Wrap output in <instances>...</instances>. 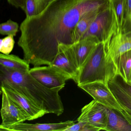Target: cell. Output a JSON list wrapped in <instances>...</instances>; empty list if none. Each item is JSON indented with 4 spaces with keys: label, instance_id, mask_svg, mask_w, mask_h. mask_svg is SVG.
I'll return each mask as SVG.
<instances>
[{
    "label": "cell",
    "instance_id": "obj_1",
    "mask_svg": "<svg viewBox=\"0 0 131 131\" xmlns=\"http://www.w3.org/2000/svg\"><path fill=\"white\" fill-rule=\"evenodd\" d=\"M110 5V0H53L42 13L26 17L20 24L17 43L24 59L34 67L51 65L59 45L73 43L72 33L80 19Z\"/></svg>",
    "mask_w": 131,
    "mask_h": 131
},
{
    "label": "cell",
    "instance_id": "obj_2",
    "mask_svg": "<svg viewBox=\"0 0 131 131\" xmlns=\"http://www.w3.org/2000/svg\"><path fill=\"white\" fill-rule=\"evenodd\" d=\"M0 80L13 86L35 105L47 112L60 115L64 106L59 91L41 84L30 73L0 66Z\"/></svg>",
    "mask_w": 131,
    "mask_h": 131
},
{
    "label": "cell",
    "instance_id": "obj_3",
    "mask_svg": "<svg viewBox=\"0 0 131 131\" xmlns=\"http://www.w3.org/2000/svg\"><path fill=\"white\" fill-rule=\"evenodd\" d=\"M117 73L116 65L108 54L107 44L100 42L80 69L76 83L78 86L95 82L108 85L110 80Z\"/></svg>",
    "mask_w": 131,
    "mask_h": 131
},
{
    "label": "cell",
    "instance_id": "obj_4",
    "mask_svg": "<svg viewBox=\"0 0 131 131\" xmlns=\"http://www.w3.org/2000/svg\"><path fill=\"white\" fill-rule=\"evenodd\" d=\"M117 34V22L110 4L99 13L81 39L88 36H92L100 42L107 44L113 36Z\"/></svg>",
    "mask_w": 131,
    "mask_h": 131
},
{
    "label": "cell",
    "instance_id": "obj_5",
    "mask_svg": "<svg viewBox=\"0 0 131 131\" xmlns=\"http://www.w3.org/2000/svg\"><path fill=\"white\" fill-rule=\"evenodd\" d=\"M31 75L41 84L50 89L60 91L66 82L72 79L69 75L55 67H34L29 70Z\"/></svg>",
    "mask_w": 131,
    "mask_h": 131
},
{
    "label": "cell",
    "instance_id": "obj_6",
    "mask_svg": "<svg viewBox=\"0 0 131 131\" xmlns=\"http://www.w3.org/2000/svg\"><path fill=\"white\" fill-rule=\"evenodd\" d=\"M1 88L2 94L1 111L2 122L0 125H9L26 120L30 121L29 114L9 96L3 87Z\"/></svg>",
    "mask_w": 131,
    "mask_h": 131
},
{
    "label": "cell",
    "instance_id": "obj_7",
    "mask_svg": "<svg viewBox=\"0 0 131 131\" xmlns=\"http://www.w3.org/2000/svg\"><path fill=\"white\" fill-rule=\"evenodd\" d=\"M50 65L65 72L77 82L80 67L70 45H59L57 55Z\"/></svg>",
    "mask_w": 131,
    "mask_h": 131
},
{
    "label": "cell",
    "instance_id": "obj_8",
    "mask_svg": "<svg viewBox=\"0 0 131 131\" xmlns=\"http://www.w3.org/2000/svg\"><path fill=\"white\" fill-rule=\"evenodd\" d=\"M79 87L102 105L108 108L119 110L123 109L107 84L102 82H95L81 85Z\"/></svg>",
    "mask_w": 131,
    "mask_h": 131
},
{
    "label": "cell",
    "instance_id": "obj_9",
    "mask_svg": "<svg viewBox=\"0 0 131 131\" xmlns=\"http://www.w3.org/2000/svg\"><path fill=\"white\" fill-rule=\"evenodd\" d=\"M107 117V107L94 100L83 107L77 122H85L100 130H104Z\"/></svg>",
    "mask_w": 131,
    "mask_h": 131
},
{
    "label": "cell",
    "instance_id": "obj_10",
    "mask_svg": "<svg viewBox=\"0 0 131 131\" xmlns=\"http://www.w3.org/2000/svg\"><path fill=\"white\" fill-rule=\"evenodd\" d=\"M108 85L119 104L131 116V85L116 74L110 80Z\"/></svg>",
    "mask_w": 131,
    "mask_h": 131
},
{
    "label": "cell",
    "instance_id": "obj_11",
    "mask_svg": "<svg viewBox=\"0 0 131 131\" xmlns=\"http://www.w3.org/2000/svg\"><path fill=\"white\" fill-rule=\"evenodd\" d=\"M1 87H3L9 96L29 114L31 120L39 118L47 114L46 111L38 107L27 97L9 84L1 82Z\"/></svg>",
    "mask_w": 131,
    "mask_h": 131
},
{
    "label": "cell",
    "instance_id": "obj_12",
    "mask_svg": "<svg viewBox=\"0 0 131 131\" xmlns=\"http://www.w3.org/2000/svg\"><path fill=\"white\" fill-rule=\"evenodd\" d=\"M75 122L68 120L58 123L30 124L24 122L7 126L0 125L1 131H64L75 124Z\"/></svg>",
    "mask_w": 131,
    "mask_h": 131
},
{
    "label": "cell",
    "instance_id": "obj_13",
    "mask_svg": "<svg viewBox=\"0 0 131 131\" xmlns=\"http://www.w3.org/2000/svg\"><path fill=\"white\" fill-rule=\"evenodd\" d=\"M107 131H131V116L124 110L107 107Z\"/></svg>",
    "mask_w": 131,
    "mask_h": 131
},
{
    "label": "cell",
    "instance_id": "obj_14",
    "mask_svg": "<svg viewBox=\"0 0 131 131\" xmlns=\"http://www.w3.org/2000/svg\"><path fill=\"white\" fill-rule=\"evenodd\" d=\"M107 46L108 54L115 63L121 55L131 50V32L113 35Z\"/></svg>",
    "mask_w": 131,
    "mask_h": 131
},
{
    "label": "cell",
    "instance_id": "obj_15",
    "mask_svg": "<svg viewBox=\"0 0 131 131\" xmlns=\"http://www.w3.org/2000/svg\"><path fill=\"white\" fill-rule=\"evenodd\" d=\"M99 43V41L95 37L92 36H88L70 45L80 69L91 52Z\"/></svg>",
    "mask_w": 131,
    "mask_h": 131
},
{
    "label": "cell",
    "instance_id": "obj_16",
    "mask_svg": "<svg viewBox=\"0 0 131 131\" xmlns=\"http://www.w3.org/2000/svg\"><path fill=\"white\" fill-rule=\"evenodd\" d=\"M106 8L107 7L91 10L86 13L80 19L72 33V40L73 43L81 39L99 13Z\"/></svg>",
    "mask_w": 131,
    "mask_h": 131
},
{
    "label": "cell",
    "instance_id": "obj_17",
    "mask_svg": "<svg viewBox=\"0 0 131 131\" xmlns=\"http://www.w3.org/2000/svg\"><path fill=\"white\" fill-rule=\"evenodd\" d=\"M29 63L24 59L10 54H0V66L13 69L29 71Z\"/></svg>",
    "mask_w": 131,
    "mask_h": 131
},
{
    "label": "cell",
    "instance_id": "obj_18",
    "mask_svg": "<svg viewBox=\"0 0 131 131\" xmlns=\"http://www.w3.org/2000/svg\"><path fill=\"white\" fill-rule=\"evenodd\" d=\"M117 73L131 85V50L120 56L115 62Z\"/></svg>",
    "mask_w": 131,
    "mask_h": 131
},
{
    "label": "cell",
    "instance_id": "obj_19",
    "mask_svg": "<svg viewBox=\"0 0 131 131\" xmlns=\"http://www.w3.org/2000/svg\"><path fill=\"white\" fill-rule=\"evenodd\" d=\"M53 0H26L25 12L26 17L42 13Z\"/></svg>",
    "mask_w": 131,
    "mask_h": 131
},
{
    "label": "cell",
    "instance_id": "obj_20",
    "mask_svg": "<svg viewBox=\"0 0 131 131\" xmlns=\"http://www.w3.org/2000/svg\"><path fill=\"white\" fill-rule=\"evenodd\" d=\"M125 0H110V4L115 16L118 26V34H121Z\"/></svg>",
    "mask_w": 131,
    "mask_h": 131
},
{
    "label": "cell",
    "instance_id": "obj_21",
    "mask_svg": "<svg viewBox=\"0 0 131 131\" xmlns=\"http://www.w3.org/2000/svg\"><path fill=\"white\" fill-rule=\"evenodd\" d=\"M131 32V0L125 1L121 34Z\"/></svg>",
    "mask_w": 131,
    "mask_h": 131
},
{
    "label": "cell",
    "instance_id": "obj_22",
    "mask_svg": "<svg viewBox=\"0 0 131 131\" xmlns=\"http://www.w3.org/2000/svg\"><path fill=\"white\" fill-rule=\"evenodd\" d=\"M19 28L17 23L9 19L0 24V34L2 35H11L15 37L19 31Z\"/></svg>",
    "mask_w": 131,
    "mask_h": 131
},
{
    "label": "cell",
    "instance_id": "obj_23",
    "mask_svg": "<svg viewBox=\"0 0 131 131\" xmlns=\"http://www.w3.org/2000/svg\"><path fill=\"white\" fill-rule=\"evenodd\" d=\"M14 37L10 35L1 39L0 52L1 53L10 54L13 51L15 44Z\"/></svg>",
    "mask_w": 131,
    "mask_h": 131
},
{
    "label": "cell",
    "instance_id": "obj_24",
    "mask_svg": "<svg viewBox=\"0 0 131 131\" xmlns=\"http://www.w3.org/2000/svg\"><path fill=\"white\" fill-rule=\"evenodd\" d=\"M100 129L85 122H78L64 131H99Z\"/></svg>",
    "mask_w": 131,
    "mask_h": 131
},
{
    "label": "cell",
    "instance_id": "obj_25",
    "mask_svg": "<svg viewBox=\"0 0 131 131\" xmlns=\"http://www.w3.org/2000/svg\"><path fill=\"white\" fill-rule=\"evenodd\" d=\"M9 4L16 8H20L24 11L26 6V0H7Z\"/></svg>",
    "mask_w": 131,
    "mask_h": 131
}]
</instances>
